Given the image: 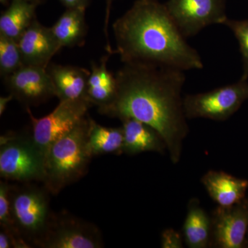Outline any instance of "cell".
Segmentation results:
<instances>
[{"label":"cell","mask_w":248,"mask_h":248,"mask_svg":"<svg viewBox=\"0 0 248 248\" xmlns=\"http://www.w3.org/2000/svg\"><path fill=\"white\" fill-rule=\"evenodd\" d=\"M184 72L146 63H124L115 74V99L100 113L148 124L164 139L170 159L177 164L189 133L182 96Z\"/></svg>","instance_id":"obj_1"},{"label":"cell","mask_w":248,"mask_h":248,"mask_svg":"<svg viewBox=\"0 0 248 248\" xmlns=\"http://www.w3.org/2000/svg\"><path fill=\"white\" fill-rule=\"evenodd\" d=\"M113 54L124 63H146L181 71L203 68L202 57L191 46L159 0H136L112 25Z\"/></svg>","instance_id":"obj_2"},{"label":"cell","mask_w":248,"mask_h":248,"mask_svg":"<svg viewBox=\"0 0 248 248\" xmlns=\"http://www.w3.org/2000/svg\"><path fill=\"white\" fill-rule=\"evenodd\" d=\"M89 117L86 116L69 133L54 142L45 156L44 186L58 195L86 175L93 158L88 146Z\"/></svg>","instance_id":"obj_3"},{"label":"cell","mask_w":248,"mask_h":248,"mask_svg":"<svg viewBox=\"0 0 248 248\" xmlns=\"http://www.w3.org/2000/svg\"><path fill=\"white\" fill-rule=\"evenodd\" d=\"M0 176L5 180L43 183L45 155L32 133L9 132L0 138Z\"/></svg>","instance_id":"obj_4"},{"label":"cell","mask_w":248,"mask_h":248,"mask_svg":"<svg viewBox=\"0 0 248 248\" xmlns=\"http://www.w3.org/2000/svg\"><path fill=\"white\" fill-rule=\"evenodd\" d=\"M49 191L32 183L11 185L10 203L16 226L32 247L45 234L51 218Z\"/></svg>","instance_id":"obj_5"},{"label":"cell","mask_w":248,"mask_h":248,"mask_svg":"<svg viewBox=\"0 0 248 248\" xmlns=\"http://www.w3.org/2000/svg\"><path fill=\"white\" fill-rule=\"evenodd\" d=\"M248 99V80L240 79L205 93L187 94L184 97L187 119H208L223 122L234 115Z\"/></svg>","instance_id":"obj_6"},{"label":"cell","mask_w":248,"mask_h":248,"mask_svg":"<svg viewBox=\"0 0 248 248\" xmlns=\"http://www.w3.org/2000/svg\"><path fill=\"white\" fill-rule=\"evenodd\" d=\"M102 232L96 225L68 212L53 213L45 234L35 247L41 248H102Z\"/></svg>","instance_id":"obj_7"},{"label":"cell","mask_w":248,"mask_h":248,"mask_svg":"<svg viewBox=\"0 0 248 248\" xmlns=\"http://www.w3.org/2000/svg\"><path fill=\"white\" fill-rule=\"evenodd\" d=\"M91 107L86 99L60 101L53 112L40 119L32 115L30 108H26L30 117L34 141L45 156L54 142L76 128L87 116Z\"/></svg>","instance_id":"obj_8"},{"label":"cell","mask_w":248,"mask_h":248,"mask_svg":"<svg viewBox=\"0 0 248 248\" xmlns=\"http://www.w3.org/2000/svg\"><path fill=\"white\" fill-rule=\"evenodd\" d=\"M166 6L183 35L194 37L209 26L223 24L226 0H169Z\"/></svg>","instance_id":"obj_9"},{"label":"cell","mask_w":248,"mask_h":248,"mask_svg":"<svg viewBox=\"0 0 248 248\" xmlns=\"http://www.w3.org/2000/svg\"><path fill=\"white\" fill-rule=\"evenodd\" d=\"M3 80L10 94L26 108L56 97L55 86L46 68L23 66Z\"/></svg>","instance_id":"obj_10"},{"label":"cell","mask_w":248,"mask_h":248,"mask_svg":"<svg viewBox=\"0 0 248 248\" xmlns=\"http://www.w3.org/2000/svg\"><path fill=\"white\" fill-rule=\"evenodd\" d=\"M211 218L210 246L218 248H241L246 245L248 229V201L231 206L218 207Z\"/></svg>","instance_id":"obj_11"},{"label":"cell","mask_w":248,"mask_h":248,"mask_svg":"<svg viewBox=\"0 0 248 248\" xmlns=\"http://www.w3.org/2000/svg\"><path fill=\"white\" fill-rule=\"evenodd\" d=\"M24 66L47 68L52 58L61 50L50 28L37 19L17 41Z\"/></svg>","instance_id":"obj_12"},{"label":"cell","mask_w":248,"mask_h":248,"mask_svg":"<svg viewBox=\"0 0 248 248\" xmlns=\"http://www.w3.org/2000/svg\"><path fill=\"white\" fill-rule=\"evenodd\" d=\"M124 133V153L135 155L146 152L165 154L166 143L160 134L148 124L135 119L122 120Z\"/></svg>","instance_id":"obj_13"},{"label":"cell","mask_w":248,"mask_h":248,"mask_svg":"<svg viewBox=\"0 0 248 248\" xmlns=\"http://www.w3.org/2000/svg\"><path fill=\"white\" fill-rule=\"evenodd\" d=\"M47 71L51 78L60 101L86 99L88 80L91 72L81 67L50 63Z\"/></svg>","instance_id":"obj_14"},{"label":"cell","mask_w":248,"mask_h":248,"mask_svg":"<svg viewBox=\"0 0 248 248\" xmlns=\"http://www.w3.org/2000/svg\"><path fill=\"white\" fill-rule=\"evenodd\" d=\"M202 182L212 200L219 206L228 207L245 200L248 182L223 171H208Z\"/></svg>","instance_id":"obj_15"},{"label":"cell","mask_w":248,"mask_h":248,"mask_svg":"<svg viewBox=\"0 0 248 248\" xmlns=\"http://www.w3.org/2000/svg\"><path fill=\"white\" fill-rule=\"evenodd\" d=\"M109 55L103 57L99 64L93 62L88 80L86 99L91 105L98 108L99 112L112 104L117 93L115 75L107 66Z\"/></svg>","instance_id":"obj_16"},{"label":"cell","mask_w":248,"mask_h":248,"mask_svg":"<svg viewBox=\"0 0 248 248\" xmlns=\"http://www.w3.org/2000/svg\"><path fill=\"white\" fill-rule=\"evenodd\" d=\"M85 14V9H66L50 28L60 48L84 45L88 31Z\"/></svg>","instance_id":"obj_17"},{"label":"cell","mask_w":248,"mask_h":248,"mask_svg":"<svg viewBox=\"0 0 248 248\" xmlns=\"http://www.w3.org/2000/svg\"><path fill=\"white\" fill-rule=\"evenodd\" d=\"M37 6L27 0H11L0 17V34L17 42L37 19Z\"/></svg>","instance_id":"obj_18"},{"label":"cell","mask_w":248,"mask_h":248,"mask_svg":"<svg viewBox=\"0 0 248 248\" xmlns=\"http://www.w3.org/2000/svg\"><path fill=\"white\" fill-rule=\"evenodd\" d=\"M183 232L187 247L205 248L210 246L211 218L197 199H192L189 202Z\"/></svg>","instance_id":"obj_19"},{"label":"cell","mask_w":248,"mask_h":248,"mask_svg":"<svg viewBox=\"0 0 248 248\" xmlns=\"http://www.w3.org/2000/svg\"><path fill=\"white\" fill-rule=\"evenodd\" d=\"M88 146L93 157L98 155L124 153L122 127L108 128L99 125L89 117Z\"/></svg>","instance_id":"obj_20"},{"label":"cell","mask_w":248,"mask_h":248,"mask_svg":"<svg viewBox=\"0 0 248 248\" xmlns=\"http://www.w3.org/2000/svg\"><path fill=\"white\" fill-rule=\"evenodd\" d=\"M11 185L6 181L0 182V226L12 239L14 248H32L18 231L11 210L10 203Z\"/></svg>","instance_id":"obj_21"},{"label":"cell","mask_w":248,"mask_h":248,"mask_svg":"<svg viewBox=\"0 0 248 248\" xmlns=\"http://www.w3.org/2000/svg\"><path fill=\"white\" fill-rule=\"evenodd\" d=\"M24 66L17 41L0 34V75L4 79Z\"/></svg>","instance_id":"obj_22"},{"label":"cell","mask_w":248,"mask_h":248,"mask_svg":"<svg viewBox=\"0 0 248 248\" xmlns=\"http://www.w3.org/2000/svg\"><path fill=\"white\" fill-rule=\"evenodd\" d=\"M226 26L234 34L239 42L240 53L242 57L243 74L241 79H248V19L234 20L228 19L225 22Z\"/></svg>","instance_id":"obj_23"},{"label":"cell","mask_w":248,"mask_h":248,"mask_svg":"<svg viewBox=\"0 0 248 248\" xmlns=\"http://www.w3.org/2000/svg\"><path fill=\"white\" fill-rule=\"evenodd\" d=\"M161 243L163 248H183L182 235L172 228H168L163 231Z\"/></svg>","instance_id":"obj_24"},{"label":"cell","mask_w":248,"mask_h":248,"mask_svg":"<svg viewBox=\"0 0 248 248\" xmlns=\"http://www.w3.org/2000/svg\"><path fill=\"white\" fill-rule=\"evenodd\" d=\"M112 1H113V0H106V16L104 29V33H105L106 37H107V50L108 53L110 54V55H112V54H113L114 50L110 46L108 33L109 20H110L111 6H112Z\"/></svg>","instance_id":"obj_25"},{"label":"cell","mask_w":248,"mask_h":248,"mask_svg":"<svg viewBox=\"0 0 248 248\" xmlns=\"http://www.w3.org/2000/svg\"><path fill=\"white\" fill-rule=\"evenodd\" d=\"M66 9H86L90 0H59Z\"/></svg>","instance_id":"obj_26"},{"label":"cell","mask_w":248,"mask_h":248,"mask_svg":"<svg viewBox=\"0 0 248 248\" xmlns=\"http://www.w3.org/2000/svg\"><path fill=\"white\" fill-rule=\"evenodd\" d=\"M14 248V243L10 235L4 230H0V248Z\"/></svg>","instance_id":"obj_27"},{"label":"cell","mask_w":248,"mask_h":248,"mask_svg":"<svg viewBox=\"0 0 248 248\" xmlns=\"http://www.w3.org/2000/svg\"><path fill=\"white\" fill-rule=\"evenodd\" d=\"M14 99V96L12 94H10L6 97H0V116H2L3 114L4 113L5 110H6V108H7L8 104H9L11 101Z\"/></svg>","instance_id":"obj_28"},{"label":"cell","mask_w":248,"mask_h":248,"mask_svg":"<svg viewBox=\"0 0 248 248\" xmlns=\"http://www.w3.org/2000/svg\"><path fill=\"white\" fill-rule=\"evenodd\" d=\"M27 1L34 3V4L38 5L39 6V5L42 4V2H44L45 0H27Z\"/></svg>","instance_id":"obj_29"},{"label":"cell","mask_w":248,"mask_h":248,"mask_svg":"<svg viewBox=\"0 0 248 248\" xmlns=\"http://www.w3.org/2000/svg\"><path fill=\"white\" fill-rule=\"evenodd\" d=\"M0 2L2 5H4V6H6V5L9 4V0H0Z\"/></svg>","instance_id":"obj_30"},{"label":"cell","mask_w":248,"mask_h":248,"mask_svg":"<svg viewBox=\"0 0 248 248\" xmlns=\"http://www.w3.org/2000/svg\"><path fill=\"white\" fill-rule=\"evenodd\" d=\"M246 244H247V245H248V241H247V243H246Z\"/></svg>","instance_id":"obj_31"}]
</instances>
